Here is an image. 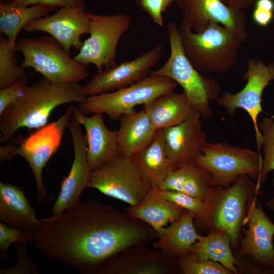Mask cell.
<instances>
[{
    "label": "cell",
    "instance_id": "12",
    "mask_svg": "<svg viewBox=\"0 0 274 274\" xmlns=\"http://www.w3.org/2000/svg\"><path fill=\"white\" fill-rule=\"evenodd\" d=\"M247 64V70L243 76V79L247 81L243 88L234 94L225 92L216 101L232 117L237 109H242L247 112L253 124L257 151L261 155L263 136L259 129L258 117L263 112V92L274 80V63L266 65L260 58H250Z\"/></svg>",
    "mask_w": 274,
    "mask_h": 274
},
{
    "label": "cell",
    "instance_id": "13",
    "mask_svg": "<svg viewBox=\"0 0 274 274\" xmlns=\"http://www.w3.org/2000/svg\"><path fill=\"white\" fill-rule=\"evenodd\" d=\"M162 44L160 43L138 57L97 72L83 86L86 96L111 92L135 84L148 76L160 61Z\"/></svg>",
    "mask_w": 274,
    "mask_h": 274
},
{
    "label": "cell",
    "instance_id": "17",
    "mask_svg": "<svg viewBox=\"0 0 274 274\" xmlns=\"http://www.w3.org/2000/svg\"><path fill=\"white\" fill-rule=\"evenodd\" d=\"M24 29L46 32L70 52L71 48L79 50L82 46L81 36L89 33V18L84 6L60 7L53 14L30 22Z\"/></svg>",
    "mask_w": 274,
    "mask_h": 274
},
{
    "label": "cell",
    "instance_id": "22",
    "mask_svg": "<svg viewBox=\"0 0 274 274\" xmlns=\"http://www.w3.org/2000/svg\"><path fill=\"white\" fill-rule=\"evenodd\" d=\"M0 220L12 227L33 233L40 223L23 190L18 186L2 182H0Z\"/></svg>",
    "mask_w": 274,
    "mask_h": 274
},
{
    "label": "cell",
    "instance_id": "42",
    "mask_svg": "<svg viewBox=\"0 0 274 274\" xmlns=\"http://www.w3.org/2000/svg\"><path fill=\"white\" fill-rule=\"evenodd\" d=\"M254 5L255 7L274 12V2L273 0H256Z\"/></svg>",
    "mask_w": 274,
    "mask_h": 274
},
{
    "label": "cell",
    "instance_id": "8",
    "mask_svg": "<svg viewBox=\"0 0 274 274\" xmlns=\"http://www.w3.org/2000/svg\"><path fill=\"white\" fill-rule=\"evenodd\" d=\"M262 160L258 151L249 148L208 142L194 161L212 175L213 186L227 188L242 176L257 178Z\"/></svg>",
    "mask_w": 274,
    "mask_h": 274
},
{
    "label": "cell",
    "instance_id": "20",
    "mask_svg": "<svg viewBox=\"0 0 274 274\" xmlns=\"http://www.w3.org/2000/svg\"><path fill=\"white\" fill-rule=\"evenodd\" d=\"M74 114L85 130L87 159L92 171L119 156L117 130L107 127L102 114L88 116L75 106Z\"/></svg>",
    "mask_w": 274,
    "mask_h": 274
},
{
    "label": "cell",
    "instance_id": "29",
    "mask_svg": "<svg viewBox=\"0 0 274 274\" xmlns=\"http://www.w3.org/2000/svg\"><path fill=\"white\" fill-rule=\"evenodd\" d=\"M190 252L200 257L219 262L232 271L239 273L237 261L231 250V242L224 231L215 229L207 236L199 235Z\"/></svg>",
    "mask_w": 274,
    "mask_h": 274
},
{
    "label": "cell",
    "instance_id": "45",
    "mask_svg": "<svg viewBox=\"0 0 274 274\" xmlns=\"http://www.w3.org/2000/svg\"><path fill=\"white\" fill-rule=\"evenodd\" d=\"M272 185H273V186L274 187V178L272 179Z\"/></svg>",
    "mask_w": 274,
    "mask_h": 274
},
{
    "label": "cell",
    "instance_id": "5",
    "mask_svg": "<svg viewBox=\"0 0 274 274\" xmlns=\"http://www.w3.org/2000/svg\"><path fill=\"white\" fill-rule=\"evenodd\" d=\"M15 50L23 55L21 67L32 68L52 82L77 83L89 75L86 67L50 35L21 38Z\"/></svg>",
    "mask_w": 274,
    "mask_h": 274
},
{
    "label": "cell",
    "instance_id": "4",
    "mask_svg": "<svg viewBox=\"0 0 274 274\" xmlns=\"http://www.w3.org/2000/svg\"><path fill=\"white\" fill-rule=\"evenodd\" d=\"M170 48V55L160 68L151 71V76H162L175 81L183 89L193 109L204 119L212 115L211 100H217L220 88L212 77H204L197 71L184 51L179 26L174 21L167 27Z\"/></svg>",
    "mask_w": 274,
    "mask_h": 274
},
{
    "label": "cell",
    "instance_id": "31",
    "mask_svg": "<svg viewBox=\"0 0 274 274\" xmlns=\"http://www.w3.org/2000/svg\"><path fill=\"white\" fill-rule=\"evenodd\" d=\"M15 50L8 39L0 37V89L23 79L28 78L24 68L19 65L15 57Z\"/></svg>",
    "mask_w": 274,
    "mask_h": 274
},
{
    "label": "cell",
    "instance_id": "32",
    "mask_svg": "<svg viewBox=\"0 0 274 274\" xmlns=\"http://www.w3.org/2000/svg\"><path fill=\"white\" fill-rule=\"evenodd\" d=\"M258 127L263 136L262 149L264 153L261 168L256 182L257 188L260 189L268 173L274 170V119L264 117L258 123Z\"/></svg>",
    "mask_w": 274,
    "mask_h": 274
},
{
    "label": "cell",
    "instance_id": "23",
    "mask_svg": "<svg viewBox=\"0 0 274 274\" xmlns=\"http://www.w3.org/2000/svg\"><path fill=\"white\" fill-rule=\"evenodd\" d=\"M117 130L119 156L131 158L152 140L156 130L146 111L123 115Z\"/></svg>",
    "mask_w": 274,
    "mask_h": 274
},
{
    "label": "cell",
    "instance_id": "15",
    "mask_svg": "<svg viewBox=\"0 0 274 274\" xmlns=\"http://www.w3.org/2000/svg\"><path fill=\"white\" fill-rule=\"evenodd\" d=\"M178 5L183 12L181 23L195 32H201L211 22H216L228 28L241 41L247 38L243 11L229 7L221 0H178Z\"/></svg>",
    "mask_w": 274,
    "mask_h": 274
},
{
    "label": "cell",
    "instance_id": "41",
    "mask_svg": "<svg viewBox=\"0 0 274 274\" xmlns=\"http://www.w3.org/2000/svg\"><path fill=\"white\" fill-rule=\"evenodd\" d=\"M227 6L243 11L248 7L254 5L256 0H221Z\"/></svg>",
    "mask_w": 274,
    "mask_h": 274
},
{
    "label": "cell",
    "instance_id": "19",
    "mask_svg": "<svg viewBox=\"0 0 274 274\" xmlns=\"http://www.w3.org/2000/svg\"><path fill=\"white\" fill-rule=\"evenodd\" d=\"M139 245L129 247L108 259L97 274H166L173 272L176 257Z\"/></svg>",
    "mask_w": 274,
    "mask_h": 274
},
{
    "label": "cell",
    "instance_id": "35",
    "mask_svg": "<svg viewBox=\"0 0 274 274\" xmlns=\"http://www.w3.org/2000/svg\"><path fill=\"white\" fill-rule=\"evenodd\" d=\"M26 243H18L16 250L18 256V262L12 267L0 268L1 274H38L39 271L35 261L27 253Z\"/></svg>",
    "mask_w": 274,
    "mask_h": 274
},
{
    "label": "cell",
    "instance_id": "36",
    "mask_svg": "<svg viewBox=\"0 0 274 274\" xmlns=\"http://www.w3.org/2000/svg\"><path fill=\"white\" fill-rule=\"evenodd\" d=\"M27 82L28 78L23 79L0 89V115L22 95L28 86Z\"/></svg>",
    "mask_w": 274,
    "mask_h": 274
},
{
    "label": "cell",
    "instance_id": "28",
    "mask_svg": "<svg viewBox=\"0 0 274 274\" xmlns=\"http://www.w3.org/2000/svg\"><path fill=\"white\" fill-rule=\"evenodd\" d=\"M58 7L45 5H16L0 1V32L15 48L17 37L24 27L33 20L56 11Z\"/></svg>",
    "mask_w": 274,
    "mask_h": 274
},
{
    "label": "cell",
    "instance_id": "1",
    "mask_svg": "<svg viewBox=\"0 0 274 274\" xmlns=\"http://www.w3.org/2000/svg\"><path fill=\"white\" fill-rule=\"evenodd\" d=\"M40 221L34 247L82 274H97L112 257L158 236L150 225L127 212L92 200Z\"/></svg>",
    "mask_w": 274,
    "mask_h": 274
},
{
    "label": "cell",
    "instance_id": "27",
    "mask_svg": "<svg viewBox=\"0 0 274 274\" xmlns=\"http://www.w3.org/2000/svg\"><path fill=\"white\" fill-rule=\"evenodd\" d=\"M194 219L191 212L185 210L179 219L158 233V240L154 245L155 248L175 257L189 254L199 236L194 225Z\"/></svg>",
    "mask_w": 274,
    "mask_h": 274
},
{
    "label": "cell",
    "instance_id": "24",
    "mask_svg": "<svg viewBox=\"0 0 274 274\" xmlns=\"http://www.w3.org/2000/svg\"><path fill=\"white\" fill-rule=\"evenodd\" d=\"M131 159L151 189L159 188L174 168L165 152L162 129Z\"/></svg>",
    "mask_w": 274,
    "mask_h": 274
},
{
    "label": "cell",
    "instance_id": "43",
    "mask_svg": "<svg viewBox=\"0 0 274 274\" xmlns=\"http://www.w3.org/2000/svg\"><path fill=\"white\" fill-rule=\"evenodd\" d=\"M266 206L274 214V196L270 198L266 203Z\"/></svg>",
    "mask_w": 274,
    "mask_h": 274
},
{
    "label": "cell",
    "instance_id": "30",
    "mask_svg": "<svg viewBox=\"0 0 274 274\" xmlns=\"http://www.w3.org/2000/svg\"><path fill=\"white\" fill-rule=\"evenodd\" d=\"M222 188L223 187L216 186L213 194L205 200L180 192L158 188L160 193L166 199L175 203L185 210L191 212L200 225L211 227L212 215Z\"/></svg>",
    "mask_w": 274,
    "mask_h": 274
},
{
    "label": "cell",
    "instance_id": "2",
    "mask_svg": "<svg viewBox=\"0 0 274 274\" xmlns=\"http://www.w3.org/2000/svg\"><path fill=\"white\" fill-rule=\"evenodd\" d=\"M83 85L52 82L43 77L28 86L22 95L0 115V142L11 141L19 129H38L47 124L53 111L86 98Z\"/></svg>",
    "mask_w": 274,
    "mask_h": 274
},
{
    "label": "cell",
    "instance_id": "39",
    "mask_svg": "<svg viewBox=\"0 0 274 274\" xmlns=\"http://www.w3.org/2000/svg\"><path fill=\"white\" fill-rule=\"evenodd\" d=\"M273 15V11L255 7L252 18L256 24L261 27H265L272 21Z\"/></svg>",
    "mask_w": 274,
    "mask_h": 274
},
{
    "label": "cell",
    "instance_id": "9",
    "mask_svg": "<svg viewBox=\"0 0 274 274\" xmlns=\"http://www.w3.org/2000/svg\"><path fill=\"white\" fill-rule=\"evenodd\" d=\"M75 105H70L57 120L36 129L26 138H18L15 155L22 157L30 166L36 181L37 203L46 199L54 200L49 196L43 178V170L60 146L65 129L73 114Z\"/></svg>",
    "mask_w": 274,
    "mask_h": 274
},
{
    "label": "cell",
    "instance_id": "10",
    "mask_svg": "<svg viewBox=\"0 0 274 274\" xmlns=\"http://www.w3.org/2000/svg\"><path fill=\"white\" fill-rule=\"evenodd\" d=\"M90 36L84 40L74 58L85 66H96L97 71L109 68L115 62L116 49L122 35L129 29L131 20L126 14L101 15L88 12Z\"/></svg>",
    "mask_w": 274,
    "mask_h": 274
},
{
    "label": "cell",
    "instance_id": "34",
    "mask_svg": "<svg viewBox=\"0 0 274 274\" xmlns=\"http://www.w3.org/2000/svg\"><path fill=\"white\" fill-rule=\"evenodd\" d=\"M32 232L10 227L0 223V252L3 260H8V252L10 246L13 243H27L33 238Z\"/></svg>",
    "mask_w": 274,
    "mask_h": 274
},
{
    "label": "cell",
    "instance_id": "25",
    "mask_svg": "<svg viewBox=\"0 0 274 274\" xmlns=\"http://www.w3.org/2000/svg\"><path fill=\"white\" fill-rule=\"evenodd\" d=\"M185 210L166 199L158 188L150 189L138 204L126 209L132 217L147 223L158 233L168 223L179 219Z\"/></svg>",
    "mask_w": 274,
    "mask_h": 274
},
{
    "label": "cell",
    "instance_id": "7",
    "mask_svg": "<svg viewBox=\"0 0 274 274\" xmlns=\"http://www.w3.org/2000/svg\"><path fill=\"white\" fill-rule=\"evenodd\" d=\"M249 200L243 226L237 267H247L257 273H274V223L269 219L257 196ZM246 268V269H247Z\"/></svg>",
    "mask_w": 274,
    "mask_h": 274
},
{
    "label": "cell",
    "instance_id": "21",
    "mask_svg": "<svg viewBox=\"0 0 274 274\" xmlns=\"http://www.w3.org/2000/svg\"><path fill=\"white\" fill-rule=\"evenodd\" d=\"M212 175L194 161L174 168L159 188L180 192L205 200L214 193Z\"/></svg>",
    "mask_w": 274,
    "mask_h": 274
},
{
    "label": "cell",
    "instance_id": "44",
    "mask_svg": "<svg viewBox=\"0 0 274 274\" xmlns=\"http://www.w3.org/2000/svg\"><path fill=\"white\" fill-rule=\"evenodd\" d=\"M174 0H164V9L168 6V5L173 2Z\"/></svg>",
    "mask_w": 274,
    "mask_h": 274
},
{
    "label": "cell",
    "instance_id": "3",
    "mask_svg": "<svg viewBox=\"0 0 274 274\" xmlns=\"http://www.w3.org/2000/svg\"><path fill=\"white\" fill-rule=\"evenodd\" d=\"M179 28L185 55L199 73L221 74L236 64L242 41L225 26L211 22L199 33L181 23Z\"/></svg>",
    "mask_w": 274,
    "mask_h": 274
},
{
    "label": "cell",
    "instance_id": "33",
    "mask_svg": "<svg viewBox=\"0 0 274 274\" xmlns=\"http://www.w3.org/2000/svg\"><path fill=\"white\" fill-rule=\"evenodd\" d=\"M178 269L184 274H232L221 263L203 258L190 252L183 257H176Z\"/></svg>",
    "mask_w": 274,
    "mask_h": 274
},
{
    "label": "cell",
    "instance_id": "37",
    "mask_svg": "<svg viewBox=\"0 0 274 274\" xmlns=\"http://www.w3.org/2000/svg\"><path fill=\"white\" fill-rule=\"evenodd\" d=\"M143 10L147 12L154 23L162 27L163 25L162 12L164 9V0H138Z\"/></svg>",
    "mask_w": 274,
    "mask_h": 274
},
{
    "label": "cell",
    "instance_id": "11",
    "mask_svg": "<svg viewBox=\"0 0 274 274\" xmlns=\"http://www.w3.org/2000/svg\"><path fill=\"white\" fill-rule=\"evenodd\" d=\"M87 188L130 206L140 203L151 189L131 159L120 156L92 170Z\"/></svg>",
    "mask_w": 274,
    "mask_h": 274
},
{
    "label": "cell",
    "instance_id": "14",
    "mask_svg": "<svg viewBox=\"0 0 274 274\" xmlns=\"http://www.w3.org/2000/svg\"><path fill=\"white\" fill-rule=\"evenodd\" d=\"M256 183L247 175L240 177L227 188L223 187L212 215L211 227L225 232L231 244L235 246L241 233L248 203L251 197L258 195Z\"/></svg>",
    "mask_w": 274,
    "mask_h": 274
},
{
    "label": "cell",
    "instance_id": "38",
    "mask_svg": "<svg viewBox=\"0 0 274 274\" xmlns=\"http://www.w3.org/2000/svg\"><path fill=\"white\" fill-rule=\"evenodd\" d=\"M16 5L29 6L45 5L56 7L84 6L85 0H5Z\"/></svg>",
    "mask_w": 274,
    "mask_h": 274
},
{
    "label": "cell",
    "instance_id": "16",
    "mask_svg": "<svg viewBox=\"0 0 274 274\" xmlns=\"http://www.w3.org/2000/svg\"><path fill=\"white\" fill-rule=\"evenodd\" d=\"M67 127L73 140L74 159L68 174L61 183L60 192L51 209V213L54 215L80 201V196L87 188L92 172L87 159L86 137L74 112Z\"/></svg>",
    "mask_w": 274,
    "mask_h": 274
},
{
    "label": "cell",
    "instance_id": "6",
    "mask_svg": "<svg viewBox=\"0 0 274 274\" xmlns=\"http://www.w3.org/2000/svg\"><path fill=\"white\" fill-rule=\"evenodd\" d=\"M177 86L168 78L149 75L129 86L87 96L77 107L84 114H105L115 121L124 115L135 112V107L145 105L163 94L174 91Z\"/></svg>",
    "mask_w": 274,
    "mask_h": 274
},
{
    "label": "cell",
    "instance_id": "18",
    "mask_svg": "<svg viewBox=\"0 0 274 274\" xmlns=\"http://www.w3.org/2000/svg\"><path fill=\"white\" fill-rule=\"evenodd\" d=\"M201 118L194 110L182 122L162 128L165 152L173 168L194 161L208 142Z\"/></svg>",
    "mask_w": 274,
    "mask_h": 274
},
{
    "label": "cell",
    "instance_id": "26",
    "mask_svg": "<svg viewBox=\"0 0 274 274\" xmlns=\"http://www.w3.org/2000/svg\"><path fill=\"white\" fill-rule=\"evenodd\" d=\"M143 109L156 130L182 122L194 110L184 91L163 94L144 105Z\"/></svg>",
    "mask_w": 274,
    "mask_h": 274
},
{
    "label": "cell",
    "instance_id": "40",
    "mask_svg": "<svg viewBox=\"0 0 274 274\" xmlns=\"http://www.w3.org/2000/svg\"><path fill=\"white\" fill-rule=\"evenodd\" d=\"M17 142L13 140L5 146L0 148V160L1 161L11 160L15 156V152L17 147Z\"/></svg>",
    "mask_w": 274,
    "mask_h": 274
}]
</instances>
